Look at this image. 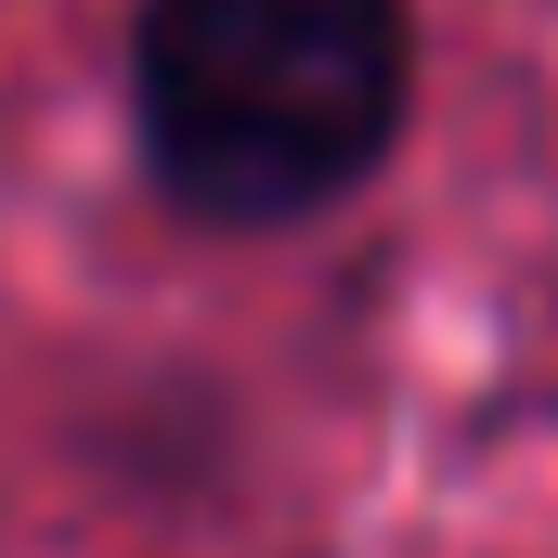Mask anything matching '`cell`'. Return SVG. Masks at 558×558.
I'll use <instances>...</instances> for the list:
<instances>
[{"mask_svg":"<svg viewBox=\"0 0 558 558\" xmlns=\"http://www.w3.org/2000/svg\"><path fill=\"white\" fill-rule=\"evenodd\" d=\"M416 105L403 0H143L131 131L182 221L286 234L364 195Z\"/></svg>","mask_w":558,"mask_h":558,"instance_id":"6da1fadb","label":"cell"}]
</instances>
